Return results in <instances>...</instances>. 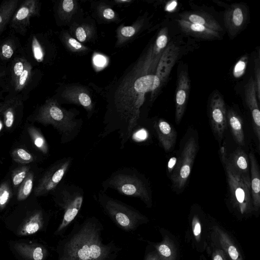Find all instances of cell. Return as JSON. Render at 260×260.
<instances>
[{
	"mask_svg": "<svg viewBox=\"0 0 260 260\" xmlns=\"http://www.w3.org/2000/svg\"><path fill=\"white\" fill-rule=\"evenodd\" d=\"M177 3L175 1L172 2L167 7V10L168 11H171L173 10L176 6Z\"/></svg>",
	"mask_w": 260,
	"mask_h": 260,
	"instance_id": "49",
	"label": "cell"
},
{
	"mask_svg": "<svg viewBox=\"0 0 260 260\" xmlns=\"http://www.w3.org/2000/svg\"><path fill=\"white\" fill-rule=\"evenodd\" d=\"M34 175L32 172L30 171L20 184L17 193V200L22 201L25 200L30 194L33 187Z\"/></svg>",
	"mask_w": 260,
	"mask_h": 260,
	"instance_id": "31",
	"label": "cell"
},
{
	"mask_svg": "<svg viewBox=\"0 0 260 260\" xmlns=\"http://www.w3.org/2000/svg\"><path fill=\"white\" fill-rule=\"evenodd\" d=\"M29 165H23L15 169L12 173V180L14 187L20 185L30 172Z\"/></svg>",
	"mask_w": 260,
	"mask_h": 260,
	"instance_id": "33",
	"label": "cell"
},
{
	"mask_svg": "<svg viewBox=\"0 0 260 260\" xmlns=\"http://www.w3.org/2000/svg\"><path fill=\"white\" fill-rule=\"evenodd\" d=\"M52 192L55 204L63 212L62 220L54 235L62 236L80 210L84 192L82 188L75 184L59 183Z\"/></svg>",
	"mask_w": 260,
	"mask_h": 260,
	"instance_id": "5",
	"label": "cell"
},
{
	"mask_svg": "<svg viewBox=\"0 0 260 260\" xmlns=\"http://www.w3.org/2000/svg\"><path fill=\"white\" fill-rule=\"evenodd\" d=\"M226 118L235 141L240 146H243L245 136L241 117L233 109H230L226 112Z\"/></svg>",
	"mask_w": 260,
	"mask_h": 260,
	"instance_id": "28",
	"label": "cell"
},
{
	"mask_svg": "<svg viewBox=\"0 0 260 260\" xmlns=\"http://www.w3.org/2000/svg\"><path fill=\"white\" fill-rule=\"evenodd\" d=\"M76 110H68L61 107L55 98H48L38 106L30 116V120L44 125H51L60 136L63 144L74 140L79 134L83 120L78 118Z\"/></svg>",
	"mask_w": 260,
	"mask_h": 260,
	"instance_id": "3",
	"label": "cell"
},
{
	"mask_svg": "<svg viewBox=\"0 0 260 260\" xmlns=\"http://www.w3.org/2000/svg\"><path fill=\"white\" fill-rule=\"evenodd\" d=\"M94 198L105 214L123 230L133 231L144 219L134 207L110 197L103 190L98 192Z\"/></svg>",
	"mask_w": 260,
	"mask_h": 260,
	"instance_id": "6",
	"label": "cell"
},
{
	"mask_svg": "<svg viewBox=\"0 0 260 260\" xmlns=\"http://www.w3.org/2000/svg\"><path fill=\"white\" fill-rule=\"evenodd\" d=\"M103 230L102 223L94 216L75 223L58 242L56 260H115L121 248L113 241L104 242Z\"/></svg>",
	"mask_w": 260,
	"mask_h": 260,
	"instance_id": "2",
	"label": "cell"
},
{
	"mask_svg": "<svg viewBox=\"0 0 260 260\" xmlns=\"http://www.w3.org/2000/svg\"><path fill=\"white\" fill-rule=\"evenodd\" d=\"M162 52L156 51L152 44L134 69L117 87L114 95L109 96L104 125L99 137L104 138L117 132L120 148L123 149L140 123L141 108L146 93L151 92V100L161 88L156 76V68Z\"/></svg>",
	"mask_w": 260,
	"mask_h": 260,
	"instance_id": "1",
	"label": "cell"
},
{
	"mask_svg": "<svg viewBox=\"0 0 260 260\" xmlns=\"http://www.w3.org/2000/svg\"><path fill=\"white\" fill-rule=\"evenodd\" d=\"M51 45L48 36L45 33H32L28 38L23 48V53L26 59L35 64H46L50 61L52 53Z\"/></svg>",
	"mask_w": 260,
	"mask_h": 260,
	"instance_id": "14",
	"label": "cell"
},
{
	"mask_svg": "<svg viewBox=\"0 0 260 260\" xmlns=\"http://www.w3.org/2000/svg\"><path fill=\"white\" fill-rule=\"evenodd\" d=\"M12 191L9 183L3 182L0 185V210L7 206L12 197Z\"/></svg>",
	"mask_w": 260,
	"mask_h": 260,
	"instance_id": "35",
	"label": "cell"
},
{
	"mask_svg": "<svg viewBox=\"0 0 260 260\" xmlns=\"http://www.w3.org/2000/svg\"><path fill=\"white\" fill-rule=\"evenodd\" d=\"M228 252L232 259L236 260L238 258L239 253L235 247L233 246H230L228 249Z\"/></svg>",
	"mask_w": 260,
	"mask_h": 260,
	"instance_id": "46",
	"label": "cell"
},
{
	"mask_svg": "<svg viewBox=\"0 0 260 260\" xmlns=\"http://www.w3.org/2000/svg\"><path fill=\"white\" fill-rule=\"evenodd\" d=\"M158 250L160 254L165 256L168 257L171 254V250L165 244L160 245L158 247Z\"/></svg>",
	"mask_w": 260,
	"mask_h": 260,
	"instance_id": "43",
	"label": "cell"
},
{
	"mask_svg": "<svg viewBox=\"0 0 260 260\" xmlns=\"http://www.w3.org/2000/svg\"><path fill=\"white\" fill-rule=\"evenodd\" d=\"M76 37L79 42H84L87 38V32L83 27H78L75 31Z\"/></svg>",
	"mask_w": 260,
	"mask_h": 260,
	"instance_id": "41",
	"label": "cell"
},
{
	"mask_svg": "<svg viewBox=\"0 0 260 260\" xmlns=\"http://www.w3.org/2000/svg\"><path fill=\"white\" fill-rule=\"evenodd\" d=\"M220 157L224 169L229 194L233 203L238 206L242 213L250 207L252 202L250 188L234 169L228 159L224 146L220 148Z\"/></svg>",
	"mask_w": 260,
	"mask_h": 260,
	"instance_id": "9",
	"label": "cell"
},
{
	"mask_svg": "<svg viewBox=\"0 0 260 260\" xmlns=\"http://www.w3.org/2000/svg\"><path fill=\"white\" fill-rule=\"evenodd\" d=\"M68 43L72 49L75 50H80L83 48V46L81 44L73 38H69L68 40Z\"/></svg>",
	"mask_w": 260,
	"mask_h": 260,
	"instance_id": "42",
	"label": "cell"
},
{
	"mask_svg": "<svg viewBox=\"0 0 260 260\" xmlns=\"http://www.w3.org/2000/svg\"><path fill=\"white\" fill-rule=\"evenodd\" d=\"M245 99L252 117V127L257 142V149L260 147V111L254 82L251 77L245 86Z\"/></svg>",
	"mask_w": 260,
	"mask_h": 260,
	"instance_id": "19",
	"label": "cell"
},
{
	"mask_svg": "<svg viewBox=\"0 0 260 260\" xmlns=\"http://www.w3.org/2000/svg\"><path fill=\"white\" fill-rule=\"evenodd\" d=\"M168 43V29L167 27H164L158 32L153 43L154 49L158 52H162Z\"/></svg>",
	"mask_w": 260,
	"mask_h": 260,
	"instance_id": "34",
	"label": "cell"
},
{
	"mask_svg": "<svg viewBox=\"0 0 260 260\" xmlns=\"http://www.w3.org/2000/svg\"><path fill=\"white\" fill-rule=\"evenodd\" d=\"M42 76L41 71L27 60L24 70L9 89L7 95L19 98L25 102L40 83Z\"/></svg>",
	"mask_w": 260,
	"mask_h": 260,
	"instance_id": "11",
	"label": "cell"
},
{
	"mask_svg": "<svg viewBox=\"0 0 260 260\" xmlns=\"http://www.w3.org/2000/svg\"><path fill=\"white\" fill-rule=\"evenodd\" d=\"M190 81L187 69H182L178 73L175 92V119L176 124H180L186 108L190 91Z\"/></svg>",
	"mask_w": 260,
	"mask_h": 260,
	"instance_id": "17",
	"label": "cell"
},
{
	"mask_svg": "<svg viewBox=\"0 0 260 260\" xmlns=\"http://www.w3.org/2000/svg\"><path fill=\"white\" fill-rule=\"evenodd\" d=\"M11 155L14 161L21 164H28L35 159L34 156L29 151L21 147L14 149Z\"/></svg>",
	"mask_w": 260,
	"mask_h": 260,
	"instance_id": "32",
	"label": "cell"
},
{
	"mask_svg": "<svg viewBox=\"0 0 260 260\" xmlns=\"http://www.w3.org/2000/svg\"><path fill=\"white\" fill-rule=\"evenodd\" d=\"M177 21L180 29L188 35L206 40H215L220 38L221 36L219 32L204 26L181 19H178Z\"/></svg>",
	"mask_w": 260,
	"mask_h": 260,
	"instance_id": "25",
	"label": "cell"
},
{
	"mask_svg": "<svg viewBox=\"0 0 260 260\" xmlns=\"http://www.w3.org/2000/svg\"><path fill=\"white\" fill-rule=\"evenodd\" d=\"M250 170V192L252 204L255 209L260 206V173L258 164L254 154L250 151L248 155Z\"/></svg>",
	"mask_w": 260,
	"mask_h": 260,
	"instance_id": "26",
	"label": "cell"
},
{
	"mask_svg": "<svg viewBox=\"0 0 260 260\" xmlns=\"http://www.w3.org/2000/svg\"><path fill=\"white\" fill-rule=\"evenodd\" d=\"M23 52L19 39L10 34L0 42V64L7 66L15 57Z\"/></svg>",
	"mask_w": 260,
	"mask_h": 260,
	"instance_id": "20",
	"label": "cell"
},
{
	"mask_svg": "<svg viewBox=\"0 0 260 260\" xmlns=\"http://www.w3.org/2000/svg\"><path fill=\"white\" fill-rule=\"evenodd\" d=\"M2 127H3V123H2V121L0 120V132L2 128Z\"/></svg>",
	"mask_w": 260,
	"mask_h": 260,
	"instance_id": "53",
	"label": "cell"
},
{
	"mask_svg": "<svg viewBox=\"0 0 260 260\" xmlns=\"http://www.w3.org/2000/svg\"><path fill=\"white\" fill-rule=\"evenodd\" d=\"M177 162V159L176 157H172L168 164L167 169L169 173H171L174 170Z\"/></svg>",
	"mask_w": 260,
	"mask_h": 260,
	"instance_id": "45",
	"label": "cell"
},
{
	"mask_svg": "<svg viewBox=\"0 0 260 260\" xmlns=\"http://www.w3.org/2000/svg\"><path fill=\"white\" fill-rule=\"evenodd\" d=\"M213 260H223V259L221 255L217 254L214 256Z\"/></svg>",
	"mask_w": 260,
	"mask_h": 260,
	"instance_id": "52",
	"label": "cell"
},
{
	"mask_svg": "<svg viewBox=\"0 0 260 260\" xmlns=\"http://www.w3.org/2000/svg\"><path fill=\"white\" fill-rule=\"evenodd\" d=\"M247 17V8L243 4H234L225 9L223 15L224 22L231 38H234L242 30Z\"/></svg>",
	"mask_w": 260,
	"mask_h": 260,
	"instance_id": "16",
	"label": "cell"
},
{
	"mask_svg": "<svg viewBox=\"0 0 260 260\" xmlns=\"http://www.w3.org/2000/svg\"><path fill=\"white\" fill-rule=\"evenodd\" d=\"M180 19L204 26L218 32L222 31L219 23L210 14L200 11H187L179 14Z\"/></svg>",
	"mask_w": 260,
	"mask_h": 260,
	"instance_id": "23",
	"label": "cell"
},
{
	"mask_svg": "<svg viewBox=\"0 0 260 260\" xmlns=\"http://www.w3.org/2000/svg\"><path fill=\"white\" fill-rule=\"evenodd\" d=\"M94 61L95 64L98 66H103L105 62V58L101 55H96L94 58Z\"/></svg>",
	"mask_w": 260,
	"mask_h": 260,
	"instance_id": "48",
	"label": "cell"
},
{
	"mask_svg": "<svg viewBox=\"0 0 260 260\" xmlns=\"http://www.w3.org/2000/svg\"><path fill=\"white\" fill-rule=\"evenodd\" d=\"M136 31V28L132 26L123 27L120 30V34L122 36L125 38L132 37Z\"/></svg>",
	"mask_w": 260,
	"mask_h": 260,
	"instance_id": "39",
	"label": "cell"
},
{
	"mask_svg": "<svg viewBox=\"0 0 260 260\" xmlns=\"http://www.w3.org/2000/svg\"><path fill=\"white\" fill-rule=\"evenodd\" d=\"M75 2L72 0H64L62 2L61 7L57 9V14L64 12L65 13H71L74 9Z\"/></svg>",
	"mask_w": 260,
	"mask_h": 260,
	"instance_id": "38",
	"label": "cell"
},
{
	"mask_svg": "<svg viewBox=\"0 0 260 260\" xmlns=\"http://www.w3.org/2000/svg\"><path fill=\"white\" fill-rule=\"evenodd\" d=\"M49 216L41 208H35L8 216L5 227L18 237H27L46 230Z\"/></svg>",
	"mask_w": 260,
	"mask_h": 260,
	"instance_id": "7",
	"label": "cell"
},
{
	"mask_svg": "<svg viewBox=\"0 0 260 260\" xmlns=\"http://www.w3.org/2000/svg\"><path fill=\"white\" fill-rule=\"evenodd\" d=\"M193 234L195 236H197L200 235L201 233V225L198 220L196 218L193 220Z\"/></svg>",
	"mask_w": 260,
	"mask_h": 260,
	"instance_id": "47",
	"label": "cell"
},
{
	"mask_svg": "<svg viewBox=\"0 0 260 260\" xmlns=\"http://www.w3.org/2000/svg\"><path fill=\"white\" fill-rule=\"evenodd\" d=\"M7 74V70L0 73V99L4 100V93H6V83L5 77Z\"/></svg>",
	"mask_w": 260,
	"mask_h": 260,
	"instance_id": "40",
	"label": "cell"
},
{
	"mask_svg": "<svg viewBox=\"0 0 260 260\" xmlns=\"http://www.w3.org/2000/svg\"><path fill=\"white\" fill-rule=\"evenodd\" d=\"M41 3L39 0H25L14 12L9 23L15 33L25 36L29 28L31 18L39 17Z\"/></svg>",
	"mask_w": 260,
	"mask_h": 260,
	"instance_id": "12",
	"label": "cell"
},
{
	"mask_svg": "<svg viewBox=\"0 0 260 260\" xmlns=\"http://www.w3.org/2000/svg\"><path fill=\"white\" fill-rule=\"evenodd\" d=\"M103 15L105 18L111 20L114 18L115 12L112 9L107 8L103 11Z\"/></svg>",
	"mask_w": 260,
	"mask_h": 260,
	"instance_id": "44",
	"label": "cell"
},
{
	"mask_svg": "<svg viewBox=\"0 0 260 260\" xmlns=\"http://www.w3.org/2000/svg\"><path fill=\"white\" fill-rule=\"evenodd\" d=\"M209 116L213 133L220 143L226 127L227 118L224 101L218 92L213 93L210 99Z\"/></svg>",
	"mask_w": 260,
	"mask_h": 260,
	"instance_id": "15",
	"label": "cell"
},
{
	"mask_svg": "<svg viewBox=\"0 0 260 260\" xmlns=\"http://www.w3.org/2000/svg\"><path fill=\"white\" fill-rule=\"evenodd\" d=\"M27 131L35 146L44 154H47L49 146L40 131L34 126H30L28 127Z\"/></svg>",
	"mask_w": 260,
	"mask_h": 260,
	"instance_id": "30",
	"label": "cell"
},
{
	"mask_svg": "<svg viewBox=\"0 0 260 260\" xmlns=\"http://www.w3.org/2000/svg\"><path fill=\"white\" fill-rule=\"evenodd\" d=\"M7 70V66L0 64V73L5 71Z\"/></svg>",
	"mask_w": 260,
	"mask_h": 260,
	"instance_id": "51",
	"label": "cell"
},
{
	"mask_svg": "<svg viewBox=\"0 0 260 260\" xmlns=\"http://www.w3.org/2000/svg\"><path fill=\"white\" fill-rule=\"evenodd\" d=\"M185 138L180 157L171 175L172 188L178 193L182 192L186 185L199 149L197 135L194 133Z\"/></svg>",
	"mask_w": 260,
	"mask_h": 260,
	"instance_id": "8",
	"label": "cell"
},
{
	"mask_svg": "<svg viewBox=\"0 0 260 260\" xmlns=\"http://www.w3.org/2000/svg\"><path fill=\"white\" fill-rule=\"evenodd\" d=\"M6 103L5 100L2 102H0V115L2 114L4 109L6 107Z\"/></svg>",
	"mask_w": 260,
	"mask_h": 260,
	"instance_id": "50",
	"label": "cell"
},
{
	"mask_svg": "<svg viewBox=\"0 0 260 260\" xmlns=\"http://www.w3.org/2000/svg\"><path fill=\"white\" fill-rule=\"evenodd\" d=\"M61 96L68 102L83 107L87 113L88 118L91 117L93 111L92 101L89 95L83 89H67L62 93Z\"/></svg>",
	"mask_w": 260,
	"mask_h": 260,
	"instance_id": "27",
	"label": "cell"
},
{
	"mask_svg": "<svg viewBox=\"0 0 260 260\" xmlns=\"http://www.w3.org/2000/svg\"><path fill=\"white\" fill-rule=\"evenodd\" d=\"M180 52L179 47L173 42L168 43L158 61L156 76L159 79L160 87L166 83Z\"/></svg>",
	"mask_w": 260,
	"mask_h": 260,
	"instance_id": "18",
	"label": "cell"
},
{
	"mask_svg": "<svg viewBox=\"0 0 260 260\" xmlns=\"http://www.w3.org/2000/svg\"><path fill=\"white\" fill-rule=\"evenodd\" d=\"M71 156L62 158L53 164L45 172L35 188V196L52 192L60 183L73 162Z\"/></svg>",
	"mask_w": 260,
	"mask_h": 260,
	"instance_id": "10",
	"label": "cell"
},
{
	"mask_svg": "<svg viewBox=\"0 0 260 260\" xmlns=\"http://www.w3.org/2000/svg\"><path fill=\"white\" fill-rule=\"evenodd\" d=\"M228 159L235 171L250 188V162L248 155L243 149L239 147L228 155Z\"/></svg>",
	"mask_w": 260,
	"mask_h": 260,
	"instance_id": "21",
	"label": "cell"
},
{
	"mask_svg": "<svg viewBox=\"0 0 260 260\" xmlns=\"http://www.w3.org/2000/svg\"><path fill=\"white\" fill-rule=\"evenodd\" d=\"M19 3V0H5L0 4V37L9 25Z\"/></svg>",
	"mask_w": 260,
	"mask_h": 260,
	"instance_id": "29",
	"label": "cell"
},
{
	"mask_svg": "<svg viewBox=\"0 0 260 260\" xmlns=\"http://www.w3.org/2000/svg\"><path fill=\"white\" fill-rule=\"evenodd\" d=\"M103 191L112 189L119 193L139 198L147 205L152 202V193L145 177L136 169L120 168L103 181Z\"/></svg>",
	"mask_w": 260,
	"mask_h": 260,
	"instance_id": "4",
	"label": "cell"
},
{
	"mask_svg": "<svg viewBox=\"0 0 260 260\" xmlns=\"http://www.w3.org/2000/svg\"><path fill=\"white\" fill-rule=\"evenodd\" d=\"M159 142L167 152L175 145L177 132L173 126L164 119H159L154 124Z\"/></svg>",
	"mask_w": 260,
	"mask_h": 260,
	"instance_id": "22",
	"label": "cell"
},
{
	"mask_svg": "<svg viewBox=\"0 0 260 260\" xmlns=\"http://www.w3.org/2000/svg\"><path fill=\"white\" fill-rule=\"evenodd\" d=\"M254 85L257 101H260V56L258 51L257 58L254 59Z\"/></svg>",
	"mask_w": 260,
	"mask_h": 260,
	"instance_id": "36",
	"label": "cell"
},
{
	"mask_svg": "<svg viewBox=\"0 0 260 260\" xmlns=\"http://www.w3.org/2000/svg\"><path fill=\"white\" fill-rule=\"evenodd\" d=\"M247 60V56H244L236 63L233 70V74L235 77H240L244 74Z\"/></svg>",
	"mask_w": 260,
	"mask_h": 260,
	"instance_id": "37",
	"label": "cell"
},
{
	"mask_svg": "<svg viewBox=\"0 0 260 260\" xmlns=\"http://www.w3.org/2000/svg\"><path fill=\"white\" fill-rule=\"evenodd\" d=\"M4 100L6 105L2 115L3 116L4 122L7 129L11 128L18 114H21L23 109V101L18 97L6 95Z\"/></svg>",
	"mask_w": 260,
	"mask_h": 260,
	"instance_id": "24",
	"label": "cell"
},
{
	"mask_svg": "<svg viewBox=\"0 0 260 260\" xmlns=\"http://www.w3.org/2000/svg\"><path fill=\"white\" fill-rule=\"evenodd\" d=\"M8 246L17 260H46L49 255L48 247L36 240H12Z\"/></svg>",
	"mask_w": 260,
	"mask_h": 260,
	"instance_id": "13",
	"label": "cell"
}]
</instances>
